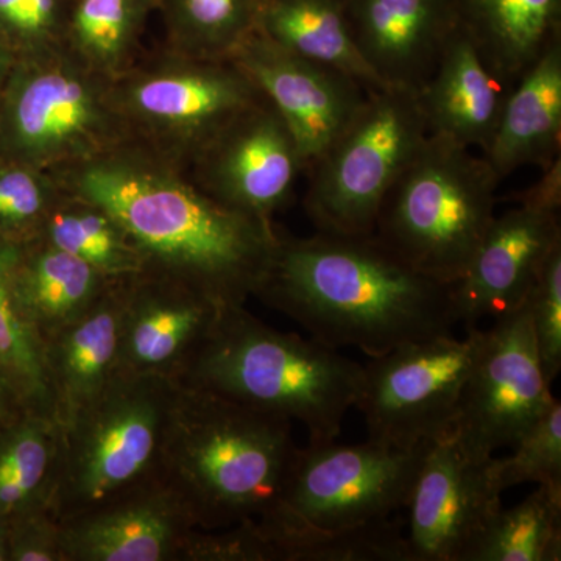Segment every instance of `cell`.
<instances>
[{"label": "cell", "mask_w": 561, "mask_h": 561, "mask_svg": "<svg viewBox=\"0 0 561 561\" xmlns=\"http://www.w3.org/2000/svg\"><path fill=\"white\" fill-rule=\"evenodd\" d=\"M426 136L419 91L368 92L348 127L306 172L305 209L317 231L373 234L387 192Z\"/></svg>", "instance_id": "cell-7"}, {"label": "cell", "mask_w": 561, "mask_h": 561, "mask_svg": "<svg viewBox=\"0 0 561 561\" xmlns=\"http://www.w3.org/2000/svg\"><path fill=\"white\" fill-rule=\"evenodd\" d=\"M513 208L494 216L463 276L453 284V311L467 330L522 308L552 251L561 245V160Z\"/></svg>", "instance_id": "cell-12"}, {"label": "cell", "mask_w": 561, "mask_h": 561, "mask_svg": "<svg viewBox=\"0 0 561 561\" xmlns=\"http://www.w3.org/2000/svg\"><path fill=\"white\" fill-rule=\"evenodd\" d=\"M230 61L286 122L300 149L305 172L367 101L368 92L356 80L283 49L257 28Z\"/></svg>", "instance_id": "cell-14"}, {"label": "cell", "mask_w": 561, "mask_h": 561, "mask_svg": "<svg viewBox=\"0 0 561 561\" xmlns=\"http://www.w3.org/2000/svg\"><path fill=\"white\" fill-rule=\"evenodd\" d=\"M119 116L91 70L57 50L16 61L0 92V158L38 171L88 160L116 139Z\"/></svg>", "instance_id": "cell-8"}, {"label": "cell", "mask_w": 561, "mask_h": 561, "mask_svg": "<svg viewBox=\"0 0 561 561\" xmlns=\"http://www.w3.org/2000/svg\"><path fill=\"white\" fill-rule=\"evenodd\" d=\"M298 449L290 421L179 382L157 478L198 529H228L271 515Z\"/></svg>", "instance_id": "cell-3"}, {"label": "cell", "mask_w": 561, "mask_h": 561, "mask_svg": "<svg viewBox=\"0 0 561 561\" xmlns=\"http://www.w3.org/2000/svg\"><path fill=\"white\" fill-rule=\"evenodd\" d=\"M110 279L90 264L44 241L24 254L14 247L11 286L24 320L46 341L98 300Z\"/></svg>", "instance_id": "cell-25"}, {"label": "cell", "mask_w": 561, "mask_h": 561, "mask_svg": "<svg viewBox=\"0 0 561 561\" xmlns=\"http://www.w3.org/2000/svg\"><path fill=\"white\" fill-rule=\"evenodd\" d=\"M14 398L9 383L0 376V426H2L3 419H5L7 411H9V401Z\"/></svg>", "instance_id": "cell-40"}, {"label": "cell", "mask_w": 561, "mask_h": 561, "mask_svg": "<svg viewBox=\"0 0 561 561\" xmlns=\"http://www.w3.org/2000/svg\"><path fill=\"white\" fill-rule=\"evenodd\" d=\"M511 90L486 66L460 24L446 41L430 81L419 91L427 135L443 136L483 153Z\"/></svg>", "instance_id": "cell-20"}, {"label": "cell", "mask_w": 561, "mask_h": 561, "mask_svg": "<svg viewBox=\"0 0 561 561\" xmlns=\"http://www.w3.org/2000/svg\"><path fill=\"white\" fill-rule=\"evenodd\" d=\"M14 247H0V376L27 411L46 413L55 419L43 342L24 320L14 300L11 286Z\"/></svg>", "instance_id": "cell-29"}, {"label": "cell", "mask_w": 561, "mask_h": 561, "mask_svg": "<svg viewBox=\"0 0 561 561\" xmlns=\"http://www.w3.org/2000/svg\"><path fill=\"white\" fill-rule=\"evenodd\" d=\"M561 490L537 485L511 508L504 505L461 561H560Z\"/></svg>", "instance_id": "cell-27"}, {"label": "cell", "mask_w": 561, "mask_h": 561, "mask_svg": "<svg viewBox=\"0 0 561 561\" xmlns=\"http://www.w3.org/2000/svg\"><path fill=\"white\" fill-rule=\"evenodd\" d=\"M122 297L117 375L173 381L228 309L184 284L146 272L122 279Z\"/></svg>", "instance_id": "cell-17"}, {"label": "cell", "mask_w": 561, "mask_h": 561, "mask_svg": "<svg viewBox=\"0 0 561 561\" xmlns=\"http://www.w3.org/2000/svg\"><path fill=\"white\" fill-rule=\"evenodd\" d=\"M261 530L275 561H412L401 523L390 518L337 530Z\"/></svg>", "instance_id": "cell-30"}, {"label": "cell", "mask_w": 561, "mask_h": 561, "mask_svg": "<svg viewBox=\"0 0 561 561\" xmlns=\"http://www.w3.org/2000/svg\"><path fill=\"white\" fill-rule=\"evenodd\" d=\"M9 561H65L61 523L50 505L11 516Z\"/></svg>", "instance_id": "cell-37"}, {"label": "cell", "mask_w": 561, "mask_h": 561, "mask_svg": "<svg viewBox=\"0 0 561 561\" xmlns=\"http://www.w3.org/2000/svg\"><path fill=\"white\" fill-rule=\"evenodd\" d=\"M138 21V0H80L72 14L73 43L92 69L113 72L125 58Z\"/></svg>", "instance_id": "cell-32"}, {"label": "cell", "mask_w": 561, "mask_h": 561, "mask_svg": "<svg viewBox=\"0 0 561 561\" xmlns=\"http://www.w3.org/2000/svg\"><path fill=\"white\" fill-rule=\"evenodd\" d=\"M556 400L542 375L524 302L483 330L481 351L461 391L454 437L470 456L490 459L512 448Z\"/></svg>", "instance_id": "cell-11"}, {"label": "cell", "mask_w": 561, "mask_h": 561, "mask_svg": "<svg viewBox=\"0 0 561 561\" xmlns=\"http://www.w3.org/2000/svg\"><path fill=\"white\" fill-rule=\"evenodd\" d=\"M77 201L105 210L128 236L144 272L243 306L267 275L278 236L272 221L216 201L153 162L116 153L80 161L69 176Z\"/></svg>", "instance_id": "cell-1"}, {"label": "cell", "mask_w": 561, "mask_h": 561, "mask_svg": "<svg viewBox=\"0 0 561 561\" xmlns=\"http://www.w3.org/2000/svg\"><path fill=\"white\" fill-rule=\"evenodd\" d=\"M364 365L316 339L267 327L243 306L225 309L180 383L253 411L298 421L309 443L334 442L356 408Z\"/></svg>", "instance_id": "cell-4"}, {"label": "cell", "mask_w": 561, "mask_h": 561, "mask_svg": "<svg viewBox=\"0 0 561 561\" xmlns=\"http://www.w3.org/2000/svg\"><path fill=\"white\" fill-rule=\"evenodd\" d=\"M54 208V187L38 171L18 162L0 161V232L27 234L43 227Z\"/></svg>", "instance_id": "cell-34"}, {"label": "cell", "mask_w": 561, "mask_h": 561, "mask_svg": "<svg viewBox=\"0 0 561 561\" xmlns=\"http://www.w3.org/2000/svg\"><path fill=\"white\" fill-rule=\"evenodd\" d=\"M0 161H2V158H0Z\"/></svg>", "instance_id": "cell-41"}, {"label": "cell", "mask_w": 561, "mask_h": 561, "mask_svg": "<svg viewBox=\"0 0 561 561\" xmlns=\"http://www.w3.org/2000/svg\"><path fill=\"white\" fill-rule=\"evenodd\" d=\"M430 446L309 443L298 449L278 504L257 523L267 531L337 530L390 518L408 507Z\"/></svg>", "instance_id": "cell-9"}, {"label": "cell", "mask_w": 561, "mask_h": 561, "mask_svg": "<svg viewBox=\"0 0 561 561\" xmlns=\"http://www.w3.org/2000/svg\"><path fill=\"white\" fill-rule=\"evenodd\" d=\"M453 284L413 268L375 234L280 238L256 297L331 348L383 356L449 334Z\"/></svg>", "instance_id": "cell-2"}, {"label": "cell", "mask_w": 561, "mask_h": 561, "mask_svg": "<svg viewBox=\"0 0 561 561\" xmlns=\"http://www.w3.org/2000/svg\"><path fill=\"white\" fill-rule=\"evenodd\" d=\"M122 280H110L79 319L43 341L54 412L66 427L116 378L119 367Z\"/></svg>", "instance_id": "cell-21"}, {"label": "cell", "mask_w": 561, "mask_h": 561, "mask_svg": "<svg viewBox=\"0 0 561 561\" xmlns=\"http://www.w3.org/2000/svg\"><path fill=\"white\" fill-rule=\"evenodd\" d=\"M262 94L231 61L190 60L139 73L114 98L117 110L201 154Z\"/></svg>", "instance_id": "cell-13"}, {"label": "cell", "mask_w": 561, "mask_h": 561, "mask_svg": "<svg viewBox=\"0 0 561 561\" xmlns=\"http://www.w3.org/2000/svg\"><path fill=\"white\" fill-rule=\"evenodd\" d=\"M490 459L470 456L454 434L431 443L409 500L412 561H461L502 507Z\"/></svg>", "instance_id": "cell-15"}, {"label": "cell", "mask_w": 561, "mask_h": 561, "mask_svg": "<svg viewBox=\"0 0 561 561\" xmlns=\"http://www.w3.org/2000/svg\"><path fill=\"white\" fill-rule=\"evenodd\" d=\"M179 382L116 375L98 400L61 427L50 507L60 522L157 478Z\"/></svg>", "instance_id": "cell-6"}, {"label": "cell", "mask_w": 561, "mask_h": 561, "mask_svg": "<svg viewBox=\"0 0 561 561\" xmlns=\"http://www.w3.org/2000/svg\"><path fill=\"white\" fill-rule=\"evenodd\" d=\"M511 457H491L490 468L501 491L535 483L561 490V404L556 400L537 423L512 446Z\"/></svg>", "instance_id": "cell-33"}, {"label": "cell", "mask_w": 561, "mask_h": 561, "mask_svg": "<svg viewBox=\"0 0 561 561\" xmlns=\"http://www.w3.org/2000/svg\"><path fill=\"white\" fill-rule=\"evenodd\" d=\"M261 0H179L181 44L191 58L230 61L257 28Z\"/></svg>", "instance_id": "cell-31"}, {"label": "cell", "mask_w": 561, "mask_h": 561, "mask_svg": "<svg viewBox=\"0 0 561 561\" xmlns=\"http://www.w3.org/2000/svg\"><path fill=\"white\" fill-rule=\"evenodd\" d=\"M482 157L500 181L524 165L542 172L561 160V39L513 84Z\"/></svg>", "instance_id": "cell-22"}, {"label": "cell", "mask_w": 561, "mask_h": 561, "mask_svg": "<svg viewBox=\"0 0 561 561\" xmlns=\"http://www.w3.org/2000/svg\"><path fill=\"white\" fill-rule=\"evenodd\" d=\"M257 31L298 57L345 73L367 92L390 88L354 43L346 0H261Z\"/></svg>", "instance_id": "cell-24"}, {"label": "cell", "mask_w": 561, "mask_h": 561, "mask_svg": "<svg viewBox=\"0 0 561 561\" xmlns=\"http://www.w3.org/2000/svg\"><path fill=\"white\" fill-rule=\"evenodd\" d=\"M198 158L203 191L265 221L287 205L305 173L297 140L264 98L238 114Z\"/></svg>", "instance_id": "cell-16"}, {"label": "cell", "mask_w": 561, "mask_h": 561, "mask_svg": "<svg viewBox=\"0 0 561 561\" xmlns=\"http://www.w3.org/2000/svg\"><path fill=\"white\" fill-rule=\"evenodd\" d=\"M526 306L542 375L552 386L561 370V245L542 265Z\"/></svg>", "instance_id": "cell-35"}, {"label": "cell", "mask_w": 561, "mask_h": 561, "mask_svg": "<svg viewBox=\"0 0 561 561\" xmlns=\"http://www.w3.org/2000/svg\"><path fill=\"white\" fill-rule=\"evenodd\" d=\"M51 208L44 220V241L90 264L110 280L131 278L144 272L142 260L117 221L98 206Z\"/></svg>", "instance_id": "cell-28"}, {"label": "cell", "mask_w": 561, "mask_h": 561, "mask_svg": "<svg viewBox=\"0 0 561 561\" xmlns=\"http://www.w3.org/2000/svg\"><path fill=\"white\" fill-rule=\"evenodd\" d=\"M482 341L483 330L471 328L463 339L449 332L371 357L356 404L368 438L415 448L451 434Z\"/></svg>", "instance_id": "cell-10"}, {"label": "cell", "mask_w": 561, "mask_h": 561, "mask_svg": "<svg viewBox=\"0 0 561 561\" xmlns=\"http://www.w3.org/2000/svg\"><path fill=\"white\" fill-rule=\"evenodd\" d=\"M60 451V424L46 413L25 409L0 434V518L50 505Z\"/></svg>", "instance_id": "cell-26"}, {"label": "cell", "mask_w": 561, "mask_h": 561, "mask_svg": "<svg viewBox=\"0 0 561 561\" xmlns=\"http://www.w3.org/2000/svg\"><path fill=\"white\" fill-rule=\"evenodd\" d=\"M60 523L65 561L181 560L187 538L198 529L158 478Z\"/></svg>", "instance_id": "cell-18"}, {"label": "cell", "mask_w": 561, "mask_h": 561, "mask_svg": "<svg viewBox=\"0 0 561 561\" xmlns=\"http://www.w3.org/2000/svg\"><path fill=\"white\" fill-rule=\"evenodd\" d=\"M500 183L482 154L427 135L387 192L373 234L416 271L457 283L496 216Z\"/></svg>", "instance_id": "cell-5"}, {"label": "cell", "mask_w": 561, "mask_h": 561, "mask_svg": "<svg viewBox=\"0 0 561 561\" xmlns=\"http://www.w3.org/2000/svg\"><path fill=\"white\" fill-rule=\"evenodd\" d=\"M60 31V0H0V41L14 60L54 51Z\"/></svg>", "instance_id": "cell-36"}, {"label": "cell", "mask_w": 561, "mask_h": 561, "mask_svg": "<svg viewBox=\"0 0 561 561\" xmlns=\"http://www.w3.org/2000/svg\"><path fill=\"white\" fill-rule=\"evenodd\" d=\"M14 62H16V60H14L13 55L10 54V50L7 49L2 41H0V92H2L7 79H9Z\"/></svg>", "instance_id": "cell-38"}, {"label": "cell", "mask_w": 561, "mask_h": 561, "mask_svg": "<svg viewBox=\"0 0 561 561\" xmlns=\"http://www.w3.org/2000/svg\"><path fill=\"white\" fill-rule=\"evenodd\" d=\"M354 43L390 88L420 91L460 25L459 0H346Z\"/></svg>", "instance_id": "cell-19"}, {"label": "cell", "mask_w": 561, "mask_h": 561, "mask_svg": "<svg viewBox=\"0 0 561 561\" xmlns=\"http://www.w3.org/2000/svg\"><path fill=\"white\" fill-rule=\"evenodd\" d=\"M10 518H0V561H9Z\"/></svg>", "instance_id": "cell-39"}, {"label": "cell", "mask_w": 561, "mask_h": 561, "mask_svg": "<svg viewBox=\"0 0 561 561\" xmlns=\"http://www.w3.org/2000/svg\"><path fill=\"white\" fill-rule=\"evenodd\" d=\"M459 10L486 66L508 88L561 39V0H459Z\"/></svg>", "instance_id": "cell-23"}]
</instances>
